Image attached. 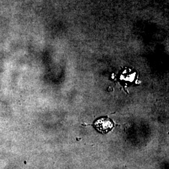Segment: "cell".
<instances>
[{
  "label": "cell",
  "instance_id": "1",
  "mask_svg": "<svg viewBox=\"0 0 169 169\" xmlns=\"http://www.w3.org/2000/svg\"><path fill=\"white\" fill-rule=\"evenodd\" d=\"M94 127L98 132L105 134L112 130L114 123L108 118H101L95 122Z\"/></svg>",
  "mask_w": 169,
  "mask_h": 169
}]
</instances>
